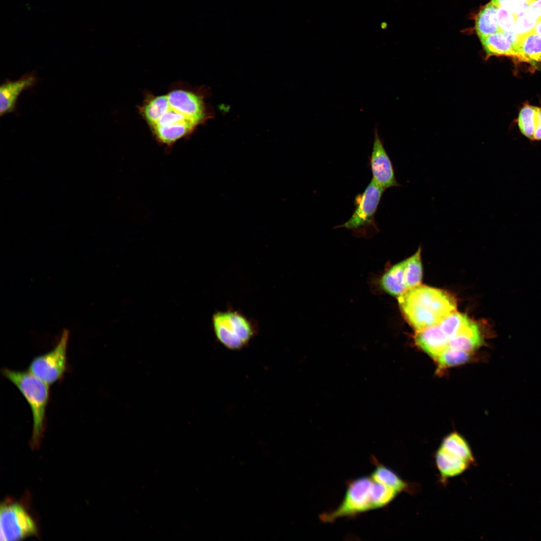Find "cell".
I'll return each mask as SVG.
<instances>
[{
    "label": "cell",
    "mask_w": 541,
    "mask_h": 541,
    "mask_svg": "<svg viewBox=\"0 0 541 541\" xmlns=\"http://www.w3.org/2000/svg\"><path fill=\"white\" fill-rule=\"evenodd\" d=\"M533 32L541 37V18L537 20Z\"/></svg>",
    "instance_id": "cell-27"
},
{
    "label": "cell",
    "mask_w": 541,
    "mask_h": 541,
    "mask_svg": "<svg viewBox=\"0 0 541 541\" xmlns=\"http://www.w3.org/2000/svg\"><path fill=\"white\" fill-rule=\"evenodd\" d=\"M527 13L536 20L541 18V0H534L528 4Z\"/></svg>",
    "instance_id": "cell-25"
},
{
    "label": "cell",
    "mask_w": 541,
    "mask_h": 541,
    "mask_svg": "<svg viewBox=\"0 0 541 541\" xmlns=\"http://www.w3.org/2000/svg\"><path fill=\"white\" fill-rule=\"evenodd\" d=\"M37 533L35 521L22 505L12 500L5 501L1 504V541L22 540Z\"/></svg>",
    "instance_id": "cell-8"
},
{
    "label": "cell",
    "mask_w": 541,
    "mask_h": 541,
    "mask_svg": "<svg viewBox=\"0 0 541 541\" xmlns=\"http://www.w3.org/2000/svg\"><path fill=\"white\" fill-rule=\"evenodd\" d=\"M518 59L533 66L541 65V37L533 31L520 38Z\"/></svg>",
    "instance_id": "cell-17"
},
{
    "label": "cell",
    "mask_w": 541,
    "mask_h": 541,
    "mask_svg": "<svg viewBox=\"0 0 541 541\" xmlns=\"http://www.w3.org/2000/svg\"><path fill=\"white\" fill-rule=\"evenodd\" d=\"M474 462L469 443L457 432L447 435L435 453V464L444 482L464 473Z\"/></svg>",
    "instance_id": "cell-5"
},
{
    "label": "cell",
    "mask_w": 541,
    "mask_h": 541,
    "mask_svg": "<svg viewBox=\"0 0 541 541\" xmlns=\"http://www.w3.org/2000/svg\"><path fill=\"white\" fill-rule=\"evenodd\" d=\"M375 468L371 474L376 482L393 487L400 493L407 492L413 493V484L405 481L395 472L380 462L374 455L370 458Z\"/></svg>",
    "instance_id": "cell-14"
},
{
    "label": "cell",
    "mask_w": 541,
    "mask_h": 541,
    "mask_svg": "<svg viewBox=\"0 0 541 541\" xmlns=\"http://www.w3.org/2000/svg\"><path fill=\"white\" fill-rule=\"evenodd\" d=\"M516 16L502 8H497V21L500 30L509 32L513 30Z\"/></svg>",
    "instance_id": "cell-24"
},
{
    "label": "cell",
    "mask_w": 541,
    "mask_h": 541,
    "mask_svg": "<svg viewBox=\"0 0 541 541\" xmlns=\"http://www.w3.org/2000/svg\"><path fill=\"white\" fill-rule=\"evenodd\" d=\"M533 140H541V108H538L537 109V123Z\"/></svg>",
    "instance_id": "cell-26"
},
{
    "label": "cell",
    "mask_w": 541,
    "mask_h": 541,
    "mask_svg": "<svg viewBox=\"0 0 541 541\" xmlns=\"http://www.w3.org/2000/svg\"><path fill=\"white\" fill-rule=\"evenodd\" d=\"M384 190L372 178L364 192L356 197L355 209L351 217L336 227H344L354 231H365L371 227L376 229L374 216Z\"/></svg>",
    "instance_id": "cell-9"
},
{
    "label": "cell",
    "mask_w": 541,
    "mask_h": 541,
    "mask_svg": "<svg viewBox=\"0 0 541 541\" xmlns=\"http://www.w3.org/2000/svg\"><path fill=\"white\" fill-rule=\"evenodd\" d=\"M475 28L479 38L499 31L497 21V7L490 2L484 6L476 16Z\"/></svg>",
    "instance_id": "cell-18"
},
{
    "label": "cell",
    "mask_w": 541,
    "mask_h": 541,
    "mask_svg": "<svg viewBox=\"0 0 541 541\" xmlns=\"http://www.w3.org/2000/svg\"><path fill=\"white\" fill-rule=\"evenodd\" d=\"M212 327L217 340L225 348L240 350L256 333L252 322L236 311H218L213 315Z\"/></svg>",
    "instance_id": "cell-6"
},
{
    "label": "cell",
    "mask_w": 541,
    "mask_h": 541,
    "mask_svg": "<svg viewBox=\"0 0 541 541\" xmlns=\"http://www.w3.org/2000/svg\"><path fill=\"white\" fill-rule=\"evenodd\" d=\"M479 39L488 56H506L518 58L517 49L508 40L502 31L499 30Z\"/></svg>",
    "instance_id": "cell-15"
},
{
    "label": "cell",
    "mask_w": 541,
    "mask_h": 541,
    "mask_svg": "<svg viewBox=\"0 0 541 541\" xmlns=\"http://www.w3.org/2000/svg\"><path fill=\"white\" fill-rule=\"evenodd\" d=\"M537 107L525 105L518 115V124L521 132L526 137L533 140L537 116Z\"/></svg>",
    "instance_id": "cell-20"
},
{
    "label": "cell",
    "mask_w": 541,
    "mask_h": 541,
    "mask_svg": "<svg viewBox=\"0 0 541 541\" xmlns=\"http://www.w3.org/2000/svg\"><path fill=\"white\" fill-rule=\"evenodd\" d=\"M469 354L461 350L448 348L436 360L438 369L441 370L463 364L469 359Z\"/></svg>",
    "instance_id": "cell-21"
},
{
    "label": "cell",
    "mask_w": 541,
    "mask_h": 541,
    "mask_svg": "<svg viewBox=\"0 0 541 541\" xmlns=\"http://www.w3.org/2000/svg\"><path fill=\"white\" fill-rule=\"evenodd\" d=\"M537 21L526 12L516 18L513 30L520 38L533 31Z\"/></svg>",
    "instance_id": "cell-23"
},
{
    "label": "cell",
    "mask_w": 541,
    "mask_h": 541,
    "mask_svg": "<svg viewBox=\"0 0 541 541\" xmlns=\"http://www.w3.org/2000/svg\"><path fill=\"white\" fill-rule=\"evenodd\" d=\"M483 343L478 325L470 318L457 333L449 339L448 348L461 350L470 353Z\"/></svg>",
    "instance_id": "cell-13"
},
{
    "label": "cell",
    "mask_w": 541,
    "mask_h": 541,
    "mask_svg": "<svg viewBox=\"0 0 541 541\" xmlns=\"http://www.w3.org/2000/svg\"><path fill=\"white\" fill-rule=\"evenodd\" d=\"M490 3L497 8L511 13L516 17L526 13L528 6L523 0H491Z\"/></svg>",
    "instance_id": "cell-22"
},
{
    "label": "cell",
    "mask_w": 541,
    "mask_h": 541,
    "mask_svg": "<svg viewBox=\"0 0 541 541\" xmlns=\"http://www.w3.org/2000/svg\"><path fill=\"white\" fill-rule=\"evenodd\" d=\"M36 81L32 74H27L18 80L7 81L0 87V114L2 116L14 111L19 96L24 90L33 86Z\"/></svg>",
    "instance_id": "cell-11"
},
{
    "label": "cell",
    "mask_w": 541,
    "mask_h": 541,
    "mask_svg": "<svg viewBox=\"0 0 541 541\" xmlns=\"http://www.w3.org/2000/svg\"><path fill=\"white\" fill-rule=\"evenodd\" d=\"M374 481L371 476H362L346 481V489L340 504L321 513L325 523H332L343 517H353L375 509L373 499Z\"/></svg>",
    "instance_id": "cell-4"
},
{
    "label": "cell",
    "mask_w": 541,
    "mask_h": 541,
    "mask_svg": "<svg viewBox=\"0 0 541 541\" xmlns=\"http://www.w3.org/2000/svg\"><path fill=\"white\" fill-rule=\"evenodd\" d=\"M415 341L419 348L435 360L448 348L449 338L439 325L416 332Z\"/></svg>",
    "instance_id": "cell-12"
},
{
    "label": "cell",
    "mask_w": 541,
    "mask_h": 541,
    "mask_svg": "<svg viewBox=\"0 0 541 541\" xmlns=\"http://www.w3.org/2000/svg\"><path fill=\"white\" fill-rule=\"evenodd\" d=\"M523 1H524L525 2H526V3H527L528 4H529V3H530L531 2L533 1L534 0H523Z\"/></svg>",
    "instance_id": "cell-28"
},
{
    "label": "cell",
    "mask_w": 541,
    "mask_h": 541,
    "mask_svg": "<svg viewBox=\"0 0 541 541\" xmlns=\"http://www.w3.org/2000/svg\"><path fill=\"white\" fill-rule=\"evenodd\" d=\"M69 335L68 329H63L55 347L35 357L29 365L28 371L48 385L61 380L68 369L67 352Z\"/></svg>",
    "instance_id": "cell-7"
},
{
    "label": "cell",
    "mask_w": 541,
    "mask_h": 541,
    "mask_svg": "<svg viewBox=\"0 0 541 541\" xmlns=\"http://www.w3.org/2000/svg\"><path fill=\"white\" fill-rule=\"evenodd\" d=\"M1 372L20 391L31 408L33 417L31 445L37 448L45 429L46 409L50 397L49 385L29 371L4 368Z\"/></svg>",
    "instance_id": "cell-3"
},
{
    "label": "cell",
    "mask_w": 541,
    "mask_h": 541,
    "mask_svg": "<svg viewBox=\"0 0 541 541\" xmlns=\"http://www.w3.org/2000/svg\"><path fill=\"white\" fill-rule=\"evenodd\" d=\"M421 248L411 257L404 260V279L407 289L420 285L422 278V266L421 261Z\"/></svg>",
    "instance_id": "cell-19"
},
{
    "label": "cell",
    "mask_w": 541,
    "mask_h": 541,
    "mask_svg": "<svg viewBox=\"0 0 541 541\" xmlns=\"http://www.w3.org/2000/svg\"><path fill=\"white\" fill-rule=\"evenodd\" d=\"M404 260L390 267L382 276L380 285L386 293L399 297L406 290L404 279Z\"/></svg>",
    "instance_id": "cell-16"
},
{
    "label": "cell",
    "mask_w": 541,
    "mask_h": 541,
    "mask_svg": "<svg viewBox=\"0 0 541 541\" xmlns=\"http://www.w3.org/2000/svg\"><path fill=\"white\" fill-rule=\"evenodd\" d=\"M402 314L416 331L439 325L456 311L454 297L445 291L419 285L398 297Z\"/></svg>",
    "instance_id": "cell-2"
},
{
    "label": "cell",
    "mask_w": 541,
    "mask_h": 541,
    "mask_svg": "<svg viewBox=\"0 0 541 541\" xmlns=\"http://www.w3.org/2000/svg\"><path fill=\"white\" fill-rule=\"evenodd\" d=\"M138 109L153 137L166 148L190 136L211 116L204 95L180 85L163 94H147Z\"/></svg>",
    "instance_id": "cell-1"
},
{
    "label": "cell",
    "mask_w": 541,
    "mask_h": 541,
    "mask_svg": "<svg viewBox=\"0 0 541 541\" xmlns=\"http://www.w3.org/2000/svg\"><path fill=\"white\" fill-rule=\"evenodd\" d=\"M374 141L370 157V165L373 178L385 190L395 186H400L397 182L392 163L379 136L378 127L374 129Z\"/></svg>",
    "instance_id": "cell-10"
}]
</instances>
